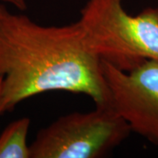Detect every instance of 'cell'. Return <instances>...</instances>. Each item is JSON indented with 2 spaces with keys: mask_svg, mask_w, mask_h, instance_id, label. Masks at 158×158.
Segmentation results:
<instances>
[{
  "mask_svg": "<svg viewBox=\"0 0 158 158\" xmlns=\"http://www.w3.org/2000/svg\"><path fill=\"white\" fill-rule=\"evenodd\" d=\"M0 115L50 91L109 103L101 60L85 45L78 23L42 26L0 3Z\"/></svg>",
  "mask_w": 158,
  "mask_h": 158,
  "instance_id": "6da1fadb",
  "label": "cell"
},
{
  "mask_svg": "<svg viewBox=\"0 0 158 158\" xmlns=\"http://www.w3.org/2000/svg\"><path fill=\"white\" fill-rule=\"evenodd\" d=\"M77 22L90 53L122 71L158 61V7L131 15L122 0H87Z\"/></svg>",
  "mask_w": 158,
  "mask_h": 158,
  "instance_id": "7a4b0ae2",
  "label": "cell"
},
{
  "mask_svg": "<svg viewBox=\"0 0 158 158\" xmlns=\"http://www.w3.org/2000/svg\"><path fill=\"white\" fill-rule=\"evenodd\" d=\"M1 85H2V77H0V93H1Z\"/></svg>",
  "mask_w": 158,
  "mask_h": 158,
  "instance_id": "52a82bcc",
  "label": "cell"
},
{
  "mask_svg": "<svg viewBox=\"0 0 158 158\" xmlns=\"http://www.w3.org/2000/svg\"><path fill=\"white\" fill-rule=\"evenodd\" d=\"M31 120L18 118L8 125L0 135V158H30L27 135Z\"/></svg>",
  "mask_w": 158,
  "mask_h": 158,
  "instance_id": "5b68a950",
  "label": "cell"
},
{
  "mask_svg": "<svg viewBox=\"0 0 158 158\" xmlns=\"http://www.w3.org/2000/svg\"><path fill=\"white\" fill-rule=\"evenodd\" d=\"M109 104L131 132L158 147V61L147 60L130 71L101 61Z\"/></svg>",
  "mask_w": 158,
  "mask_h": 158,
  "instance_id": "277c9868",
  "label": "cell"
},
{
  "mask_svg": "<svg viewBox=\"0 0 158 158\" xmlns=\"http://www.w3.org/2000/svg\"><path fill=\"white\" fill-rule=\"evenodd\" d=\"M0 3L14 6L15 8H17L18 10L20 11H26L27 9V0H0Z\"/></svg>",
  "mask_w": 158,
  "mask_h": 158,
  "instance_id": "8992f818",
  "label": "cell"
},
{
  "mask_svg": "<svg viewBox=\"0 0 158 158\" xmlns=\"http://www.w3.org/2000/svg\"><path fill=\"white\" fill-rule=\"evenodd\" d=\"M129 126L110 104L74 112L40 130L30 144V158H101L125 141Z\"/></svg>",
  "mask_w": 158,
  "mask_h": 158,
  "instance_id": "3957f363",
  "label": "cell"
}]
</instances>
